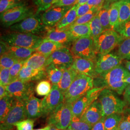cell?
I'll use <instances>...</instances> for the list:
<instances>
[{
	"mask_svg": "<svg viewBox=\"0 0 130 130\" xmlns=\"http://www.w3.org/2000/svg\"><path fill=\"white\" fill-rule=\"evenodd\" d=\"M130 76V72L121 64L107 72L98 75L93 79L94 86L108 89L121 94L128 85L124 79Z\"/></svg>",
	"mask_w": 130,
	"mask_h": 130,
	"instance_id": "6da1fadb",
	"label": "cell"
},
{
	"mask_svg": "<svg viewBox=\"0 0 130 130\" xmlns=\"http://www.w3.org/2000/svg\"><path fill=\"white\" fill-rule=\"evenodd\" d=\"M93 79L84 75L79 74L64 93V102L72 104L85 95L93 88Z\"/></svg>",
	"mask_w": 130,
	"mask_h": 130,
	"instance_id": "7a4b0ae2",
	"label": "cell"
},
{
	"mask_svg": "<svg viewBox=\"0 0 130 130\" xmlns=\"http://www.w3.org/2000/svg\"><path fill=\"white\" fill-rule=\"evenodd\" d=\"M118 94L108 89H103L101 92L98 100L101 104L103 116L114 113H122L124 111L127 104Z\"/></svg>",
	"mask_w": 130,
	"mask_h": 130,
	"instance_id": "3957f363",
	"label": "cell"
},
{
	"mask_svg": "<svg viewBox=\"0 0 130 130\" xmlns=\"http://www.w3.org/2000/svg\"><path fill=\"white\" fill-rule=\"evenodd\" d=\"M1 40L6 42L9 46L35 49L41 44L43 38L31 33L12 32L2 35Z\"/></svg>",
	"mask_w": 130,
	"mask_h": 130,
	"instance_id": "277c9868",
	"label": "cell"
},
{
	"mask_svg": "<svg viewBox=\"0 0 130 130\" xmlns=\"http://www.w3.org/2000/svg\"><path fill=\"white\" fill-rule=\"evenodd\" d=\"M93 39L96 55H103L110 53L124 38L116 31L108 29Z\"/></svg>",
	"mask_w": 130,
	"mask_h": 130,
	"instance_id": "5b68a950",
	"label": "cell"
},
{
	"mask_svg": "<svg viewBox=\"0 0 130 130\" xmlns=\"http://www.w3.org/2000/svg\"><path fill=\"white\" fill-rule=\"evenodd\" d=\"M72 104L63 102L48 116V124L65 130L69 128L72 121Z\"/></svg>",
	"mask_w": 130,
	"mask_h": 130,
	"instance_id": "8992f818",
	"label": "cell"
},
{
	"mask_svg": "<svg viewBox=\"0 0 130 130\" xmlns=\"http://www.w3.org/2000/svg\"><path fill=\"white\" fill-rule=\"evenodd\" d=\"M33 13L34 11L31 8L21 3L1 14V22L5 27H10L32 16Z\"/></svg>",
	"mask_w": 130,
	"mask_h": 130,
	"instance_id": "52a82bcc",
	"label": "cell"
},
{
	"mask_svg": "<svg viewBox=\"0 0 130 130\" xmlns=\"http://www.w3.org/2000/svg\"><path fill=\"white\" fill-rule=\"evenodd\" d=\"M74 56H78L95 61L97 55L91 37L79 38L73 42L71 50Z\"/></svg>",
	"mask_w": 130,
	"mask_h": 130,
	"instance_id": "ba28073f",
	"label": "cell"
},
{
	"mask_svg": "<svg viewBox=\"0 0 130 130\" xmlns=\"http://www.w3.org/2000/svg\"><path fill=\"white\" fill-rule=\"evenodd\" d=\"M5 87L10 95L24 102L34 95V84L30 82L17 79Z\"/></svg>",
	"mask_w": 130,
	"mask_h": 130,
	"instance_id": "9c48e42d",
	"label": "cell"
},
{
	"mask_svg": "<svg viewBox=\"0 0 130 130\" xmlns=\"http://www.w3.org/2000/svg\"><path fill=\"white\" fill-rule=\"evenodd\" d=\"M27 118L25 103L15 99L12 107L5 121L1 123L0 130H12L17 123Z\"/></svg>",
	"mask_w": 130,
	"mask_h": 130,
	"instance_id": "30bf717a",
	"label": "cell"
},
{
	"mask_svg": "<svg viewBox=\"0 0 130 130\" xmlns=\"http://www.w3.org/2000/svg\"><path fill=\"white\" fill-rule=\"evenodd\" d=\"M64 101V93L57 85H53L51 92L42 99V116H48Z\"/></svg>",
	"mask_w": 130,
	"mask_h": 130,
	"instance_id": "8fae6325",
	"label": "cell"
},
{
	"mask_svg": "<svg viewBox=\"0 0 130 130\" xmlns=\"http://www.w3.org/2000/svg\"><path fill=\"white\" fill-rule=\"evenodd\" d=\"M103 89L102 87L93 88L84 96L72 103L73 116L81 118L88 107L98 99Z\"/></svg>",
	"mask_w": 130,
	"mask_h": 130,
	"instance_id": "7c38bea8",
	"label": "cell"
},
{
	"mask_svg": "<svg viewBox=\"0 0 130 130\" xmlns=\"http://www.w3.org/2000/svg\"><path fill=\"white\" fill-rule=\"evenodd\" d=\"M45 26L42 22L41 19L36 15H32L13 25L10 27L13 32L37 34L42 32Z\"/></svg>",
	"mask_w": 130,
	"mask_h": 130,
	"instance_id": "4fadbf2b",
	"label": "cell"
},
{
	"mask_svg": "<svg viewBox=\"0 0 130 130\" xmlns=\"http://www.w3.org/2000/svg\"><path fill=\"white\" fill-rule=\"evenodd\" d=\"M74 58V56L71 51L68 48L63 47L54 52L48 57L46 67L50 64H54L66 70L72 66Z\"/></svg>",
	"mask_w": 130,
	"mask_h": 130,
	"instance_id": "5bb4252c",
	"label": "cell"
},
{
	"mask_svg": "<svg viewBox=\"0 0 130 130\" xmlns=\"http://www.w3.org/2000/svg\"><path fill=\"white\" fill-rule=\"evenodd\" d=\"M122 59L117 54L109 53L98 55L95 61V70L97 75L107 72L121 65Z\"/></svg>",
	"mask_w": 130,
	"mask_h": 130,
	"instance_id": "9a60e30c",
	"label": "cell"
},
{
	"mask_svg": "<svg viewBox=\"0 0 130 130\" xmlns=\"http://www.w3.org/2000/svg\"><path fill=\"white\" fill-rule=\"evenodd\" d=\"M72 7H57L47 10L41 18L42 23L46 27L56 25Z\"/></svg>",
	"mask_w": 130,
	"mask_h": 130,
	"instance_id": "2e32d148",
	"label": "cell"
},
{
	"mask_svg": "<svg viewBox=\"0 0 130 130\" xmlns=\"http://www.w3.org/2000/svg\"><path fill=\"white\" fill-rule=\"evenodd\" d=\"M71 67L79 74L84 75L93 79L98 76L95 70V62L91 59L74 56Z\"/></svg>",
	"mask_w": 130,
	"mask_h": 130,
	"instance_id": "e0dca14e",
	"label": "cell"
},
{
	"mask_svg": "<svg viewBox=\"0 0 130 130\" xmlns=\"http://www.w3.org/2000/svg\"><path fill=\"white\" fill-rule=\"evenodd\" d=\"M103 117L101 104L96 100L88 107L81 117L82 119L90 125H94Z\"/></svg>",
	"mask_w": 130,
	"mask_h": 130,
	"instance_id": "ac0fdd59",
	"label": "cell"
},
{
	"mask_svg": "<svg viewBox=\"0 0 130 130\" xmlns=\"http://www.w3.org/2000/svg\"><path fill=\"white\" fill-rule=\"evenodd\" d=\"M44 39L60 43L63 45L73 42L68 30L58 29L56 28H47L46 35Z\"/></svg>",
	"mask_w": 130,
	"mask_h": 130,
	"instance_id": "d6986e66",
	"label": "cell"
},
{
	"mask_svg": "<svg viewBox=\"0 0 130 130\" xmlns=\"http://www.w3.org/2000/svg\"><path fill=\"white\" fill-rule=\"evenodd\" d=\"M42 99H40L34 95L24 101L28 119H34L42 116Z\"/></svg>",
	"mask_w": 130,
	"mask_h": 130,
	"instance_id": "ffe728a7",
	"label": "cell"
},
{
	"mask_svg": "<svg viewBox=\"0 0 130 130\" xmlns=\"http://www.w3.org/2000/svg\"><path fill=\"white\" fill-rule=\"evenodd\" d=\"M47 78L44 70H34L24 65L19 74L18 79L25 82H30L42 80Z\"/></svg>",
	"mask_w": 130,
	"mask_h": 130,
	"instance_id": "44dd1931",
	"label": "cell"
},
{
	"mask_svg": "<svg viewBox=\"0 0 130 130\" xmlns=\"http://www.w3.org/2000/svg\"><path fill=\"white\" fill-rule=\"evenodd\" d=\"M48 57L38 52H35L29 58L25 61L24 65L34 70H44L46 67Z\"/></svg>",
	"mask_w": 130,
	"mask_h": 130,
	"instance_id": "7402d4cb",
	"label": "cell"
},
{
	"mask_svg": "<svg viewBox=\"0 0 130 130\" xmlns=\"http://www.w3.org/2000/svg\"><path fill=\"white\" fill-rule=\"evenodd\" d=\"M65 30L69 31L73 42L80 38L91 37V30L89 23L76 25Z\"/></svg>",
	"mask_w": 130,
	"mask_h": 130,
	"instance_id": "603a6c76",
	"label": "cell"
},
{
	"mask_svg": "<svg viewBox=\"0 0 130 130\" xmlns=\"http://www.w3.org/2000/svg\"><path fill=\"white\" fill-rule=\"evenodd\" d=\"M35 52H36L35 49L9 46L7 53L14 57L18 60L25 61L32 56L33 54Z\"/></svg>",
	"mask_w": 130,
	"mask_h": 130,
	"instance_id": "cb8c5ba5",
	"label": "cell"
},
{
	"mask_svg": "<svg viewBox=\"0 0 130 130\" xmlns=\"http://www.w3.org/2000/svg\"><path fill=\"white\" fill-rule=\"evenodd\" d=\"M78 75L77 72L71 67L64 70L60 81L57 84L62 93H64L66 92Z\"/></svg>",
	"mask_w": 130,
	"mask_h": 130,
	"instance_id": "d4e9b609",
	"label": "cell"
},
{
	"mask_svg": "<svg viewBox=\"0 0 130 130\" xmlns=\"http://www.w3.org/2000/svg\"><path fill=\"white\" fill-rule=\"evenodd\" d=\"M64 46L59 43L52 42L43 38L41 44L35 49L36 52L49 57L54 52Z\"/></svg>",
	"mask_w": 130,
	"mask_h": 130,
	"instance_id": "484cf974",
	"label": "cell"
},
{
	"mask_svg": "<svg viewBox=\"0 0 130 130\" xmlns=\"http://www.w3.org/2000/svg\"><path fill=\"white\" fill-rule=\"evenodd\" d=\"M78 5H73L66 14L60 21L56 25V28L58 29H65L74 23L77 19V9Z\"/></svg>",
	"mask_w": 130,
	"mask_h": 130,
	"instance_id": "4316f807",
	"label": "cell"
},
{
	"mask_svg": "<svg viewBox=\"0 0 130 130\" xmlns=\"http://www.w3.org/2000/svg\"><path fill=\"white\" fill-rule=\"evenodd\" d=\"M15 99L9 94L0 100V121L3 123L14 106Z\"/></svg>",
	"mask_w": 130,
	"mask_h": 130,
	"instance_id": "83f0119b",
	"label": "cell"
},
{
	"mask_svg": "<svg viewBox=\"0 0 130 130\" xmlns=\"http://www.w3.org/2000/svg\"><path fill=\"white\" fill-rule=\"evenodd\" d=\"M65 70L54 64H50L45 68L47 79L53 85H57L59 83Z\"/></svg>",
	"mask_w": 130,
	"mask_h": 130,
	"instance_id": "f1b7e54d",
	"label": "cell"
},
{
	"mask_svg": "<svg viewBox=\"0 0 130 130\" xmlns=\"http://www.w3.org/2000/svg\"><path fill=\"white\" fill-rule=\"evenodd\" d=\"M111 4L105 3L102 7L99 9L98 15L104 31L112 29L110 23L109 9Z\"/></svg>",
	"mask_w": 130,
	"mask_h": 130,
	"instance_id": "f546056e",
	"label": "cell"
},
{
	"mask_svg": "<svg viewBox=\"0 0 130 130\" xmlns=\"http://www.w3.org/2000/svg\"><path fill=\"white\" fill-rule=\"evenodd\" d=\"M130 19V0L120 1L119 18L114 29L118 26Z\"/></svg>",
	"mask_w": 130,
	"mask_h": 130,
	"instance_id": "4dcf8cb0",
	"label": "cell"
},
{
	"mask_svg": "<svg viewBox=\"0 0 130 130\" xmlns=\"http://www.w3.org/2000/svg\"><path fill=\"white\" fill-rule=\"evenodd\" d=\"M117 54L122 60H130V38L122 40L118 45Z\"/></svg>",
	"mask_w": 130,
	"mask_h": 130,
	"instance_id": "1f68e13d",
	"label": "cell"
},
{
	"mask_svg": "<svg viewBox=\"0 0 130 130\" xmlns=\"http://www.w3.org/2000/svg\"><path fill=\"white\" fill-rule=\"evenodd\" d=\"M122 118V113H114L106 117L104 122L105 130H111L118 127Z\"/></svg>",
	"mask_w": 130,
	"mask_h": 130,
	"instance_id": "d6a6232c",
	"label": "cell"
},
{
	"mask_svg": "<svg viewBox=\"0 0 130 130\" xmlns=\"http://www.w3.org/2000/svg\"><path fill=\"white\" fill-rule=\"evenodd\" d=\"M89 24L91 30V37L93 38L96 37L104 31L102 25L100 23L98 13Z\"/></svg>",
	"mask_w": 130,
	"mask_h": 130,
	"instance_id": "836d02e7",
	"label": "cell"
},
{
	"mask_svg": "<svg viewBox=\"0 0 130 130\" xmlns=\"http://www.w3.org/2000/svg\"><path fill=\"white\" fill-rule=\"evenodd\" d=\"M69 128L75 130H92L93 126L82 120L81 118L73 116Z\"/></svg>",
	"mask_w": 130,
	"mask_h": 130,
	"instance_id": "e575fe53",
	"label": "cell"
},
{
	"mask_svg": "<svg viewBox=\"0 0 130 130\" xmlns=\"http://www.w3.org/2000/svg\"><path fill=\"white\" fill-rule=\"evenodd\" d=\"M120 1L112 3L110 6L109 16L110 23L112 29L113 30L118 22L119 18Z\"/></svg>",
	"mask_w": 130,
	"mask_h": 130,
	"instance_id": "d590c367",
	"label": "cell"
},
{
	"mask_svg": "<svg viewBox=\"0 0 130 130\" xmlns=\"http://www.w3.org/2000/svg\"><path fill=\"white\" fill-rule=\"evenodd\" d=\"M99 9H100L93 7L92 9L91 10L90 12H89L88 13L77 18L74 22L69 27L74 26L76 25L89 23L93 19V18L94 17V16L98 14Z\"/></svg>",
	"mask_w": 130,
	"mask_h": 130,
	"instance_id": "8d00e7d4",
	"label": "cell"
},
{
	"mask_svg": "<svg viewBox=\"0 0 130 130\" xmlns=\"http://www.w3.org/2000/svg\"><path fill=\"white\" fill-rule=\"evenodd\" d=\"M52 87L51 84L49 81L46 79H42L38 83L35 91L38 95L40 96H46L51 92Z\"/></svg>",
	"mask_w": 130,
	"mask_h": 130,
	"instance_id": "74e56055",
	"label": "cell"
},
{
	"mask_svg": "<svg viewBox=\"0 0 130 130\" xmlns=\"http://www.w3.org/2000/svg\"><path fill=\"white\" fill-rule=\"evenodd\" d=\"M18 61H19L6 53L1 56L0 68L10 69Z\"/></svg>",
	"mask_w": 130,
	"mask_h": 130,
	"instance_id": "f35d334b",
	"label": "cell"
},
{
	"mask_svg": "<svg viewBox=\"0 0 130 130\" xmlns=\"http://www.w3.org/2000/svg\"><path fill=\"white\" fill-rule=\"evenodd\" d=\"M122 118L118 126L120 130H130V108L124 109L122 113Z\"/></svg>",
	"mask_w": 130,
	"mask_h": 130,
	"instance_id": "ab89813d",
	"label": "cell"
},
{
	"mask_svg": "<svg viewBox=\"0 0 130 130\" xmlns=\"http://www.w3.org/2000/svg\"><path fill=\"white\" fill-rule=\"evenodd\" d=\"M113 30L121 35L124 39L130 38V19L118 26Z\"/></svg>",
	"mask_w": 130,
	"mask_h": 130,
	"instance_id": "60d3db41",
	"label": "cell"
},
{
	"mask_svg": "<svg viewBox=\"0 0 130 130\" xmlns=\"http://www.w3.org/2000/svg\"><path fill=\"white\" fill-rule=\"evenodd\" d=\"M20 4H21L20 0H0L1 14Z\"/></svg>",
	"mask_w": 130,
	"mask_h": 130,
	"instance_id": "b9f144b4",
	"label": "cell"
},
{
	"mask_svg": "<svg viewBox=\"0 0 130 130\" xmlns=\"http://www.w3.org/2000/svg\"><path fill=\"white\" fill-rule=\"evenodd\" d=\"M25 62V61H19L15 63L10 69L11 83L17 80L18 79L19 74L22 67H23Z\"/></svg>",
	"mask_w": 130,
	"mask_h": 130,
	"instance_id": "7bdbcfd3",
	"label": "cell"
},
{
	"mask_svg": "<svg viewBox=\"0 0 130 130\" xmlns=\"http://www.w3.org/2000/svg\"><path fill=\"white\" fill-rule=\"evenodd\" d=\"M0 84L6 86L11 83L9 69L0 68Z\"/></svg>",
	"mask_w": 130,
	"mask_h": 130,
	"instance_id": "ee69618b",
	"label": "cell"
},
{
	"mask_svg": "<svg viewBox=\"0 0 130 130\" xmlns=\"http://www.w3.org/2000/svg\"><path fill=\"white\" fill-rule=\"evenodd\" d=\"M15 126L17 130H33L34 121L30 119L24 120L17 123Z\"/></svg>",
	"mask_w": 130,
	"mask_h": 130,
	"instance_id": "f6af8a7d",
	"label": "cell"
},
{
	"mask_svg": "<svg viewBox=\"0 0 130 130\" xmlns=\"http://www.w3.org/2000/svg\"><path fill=\"white\" fill-rule=\"evenodd\" d=\"M55 0H34L35 4L37 5L38 12L45 11L49 9Z\"/></svg>",
	"mask_w": 130,
	"mask_h": 130,
	"instance_id": "bcb514c9",
	"label": "cell"
},
{
	"mask_svg": "<svg viewBox=\"0 0 130 130\" xmlns=\"http://www.w3.org/2000/svg\"><path fill=\"white\" fill-rule=\"evenodd\" d=\"M77 1L78 0H55L50 8L57 7L73 6L77 4Z\"/></svg>",
	"mask_w": 130,
	"mask_h": 130,
	"instance_id": "7dc6e473",
	"label": "cell"
},
{
	"mask_svg": "<svg viewBox=\"0 0 130 130\" xmlns=\"http://www.w3.org/2000/svg\"><path fill=\"white\" fill-rule=\"evenodd\" d=\"M93 8V7L90 6L87 4L78 5L77 9V18H78L79 17L88 13L89 12H90L92 9Z\"/></svg>",
	"mask_w": 130,
	"mask_h": 130,
	"instance_id": "c3c4849f",
	"label": "cell"
},
{
	"mask_svg": "<svg viewBox=\"0 0 130 130\" xmlns=\"http://www.w3.org/2000/svg\"><path fill=\"white\" fill-rule=\"evenodd\" d=\"M87 4L92 7L100 9L105 4V0H89Z\"/></svg>",
	"mask_w": 130,
	"mask_h": 130,
	"instance_id": "681fc988",
	"label": "cell"
},
{
	"mask_svg": "<svg viewBox=\"0 0 130 130\" xmlns=\"http://www.w3.org/2000/svg\"><path fill=\"white\" fill-rule=\"evenodd\" d=\"M105 118V116L103 117L97 123L93 126L92 130H105L104 124Z\"/></svg>",
	"mask_w": 130,
	"mask_h": 130,
	"instance_id": "f907efd6",
	"label": "cell"
},
{
	"mask_svg": "<svg viewBox=\"0 0 130 130\" xmlns=\"http://www.w3.org/2000/svg\"><path fill=\"white\" fill-rule=\"evenodd\" d=\"M123 96L126 104L130 107V84L128 85L124 92Z\"/></svg>",
	"mask_w": 130,
	"mask_h": 130,
	"instance_id": "816d5d0a",
	"label": "cell"
},
{
	"mask_svg": "<svg viewBox=\"0 0 130 130\" xmlns=\"http://www.w3.org/2000/svg\"><path fill=\"white\" fill-rule=\"evenodd\" d=\"M0 48H1L0 54H1V56L2 55H4L5 53H7V52L8 51L9 45L4 41L1 40Z\"/></svg>",
	"mask_w": 130,
	"mask_h": 130,
	"instance_id": "f5cc1de1",
	"label": "cell"
},
{
	"mask_svg": "<svg viewBox=\"0 0 130 130\" xmlns=\"http://www.w3.org/2000/svg\"><path fill=\"white\" fill-rule=\"evenodd\" d=\"M8 94H9L6 90V87L0 84V99L4 98Z\"/></svg>",
	"mask_w": 130,
	"mask_h": 130,
	"instance_id": "db71d44e",
	"label": "cell"
},
{
	"mask_svg": "<svg viewBox=\"0 0 130 130\" xmlns=\"http://www.w3.org/2000/svg\"><path fill=\"white\" fill-rule=\"evenodd\" d=\"M89 0H78L77 3L76 4L80 5H84L87 4Z\"/></svg>",
	"mask_w": 130,
	"mask_h": 130,
	"instance_id": "11a10c76",
	"label": "cell"
},
{
	"mask_svg": "<svg viewBox=\"0 0 130 130\" xmlns=\"http://www.w3.org/2000/svg\"><path fill=\"white\" fill-rule=\"evenodd\" d=\"M125 67L130 72V60H127L125 63Z\"/></svg>",
	"mask_w": 130,
	"mask_h": 130,
	"instance_id": "9f6ffc18",
	"label": "cell"
},
{
	"mask_svg": "<svg viewBox=\"0 0 130 130\" xmlns=\"http://www.w3.org/2000/svg\"><path fill=\"white\" fill-rule=\"evenodd\" d=\"M121 0H105V3L108 4H111L112 3H115L117 2L120 1Z\"/></svg>",
	"mask_w": 130,
	"mask_h": 130,
	"instance_id": "6f0895ef",
	"label": "cell"
},
{
	"mask_svg": "<svg viewBox=\"0 0 130 130\" xmlns=\"http://www.w3.org/2000/svg\"><path fill=\"white\" fill-rule=\"evenodd\" d=\"M52 126L48 125L43 128H41V129H36V130H50Z\"/></svg>",
	"mask_w": 130,
	"mask_h": 130,
	"instance_id": "680465c9",
	"label": "cell"
},
{
	"mask_svg": "<svg viewBox=\"0 0 130 130\" xmlns=\"http://www.w3.org/2000/svg\"><path fill=\"white\" fill-rule=\"evenodd\" d=\"M124 82L127 85L130 84V76H129V77H128L127 78H126V79H124Z\"/></svg>",
	"mask_w": 130,
	"mask_h": 130,
	"instance_id": "91938a15",
	"label": "cell"
},
{
	"mask_svg": "<svg viewBox=\"0 0 130 130\" xmlns=\"http://www.w3.org/2000/svg\"><path fill=\"white\" fill-rule=\"evenodd\" d=\"M66 129H65V130H61V129H58V128H56L55 127H54V126H52L51 128V129H50V130H66Z\"/></svg>",
	"mask_w": 130,
	"mask_h": 130,
	"instance_id": "94428289",
	"label": "cell"
},
{
	"mask_svg": "<svg viewBox=\"0 0 130 130\" xmlns=\"http://www.w3.org/2000/svg\"><path fill=\"white\" fill-rule=\"evenodd\" d=\"M120 130L119 129V128H118V127H117V128H114V129H111V130Z\"/></svg>",
	"mask_w": 130,
	"mask_h": 130,
	"instance_id": "6125c7cd",
	"label": "cell"
},
{
	"mask_svg": "<svg viewBox=\"0 0 130 130\" xmlns=\"http://www.w3.org/2000/svg\"><path fill=\"white\" fill-rule=\"evenodd\" d=\"M66 130H75L74 129H71V128H68V129H67Z\"/></svg>",
	"mask_w": 130,
	"mask_h": 130,
	"instance_id": "be15d7a7",
	"label": "cell"
}]
</instances>
